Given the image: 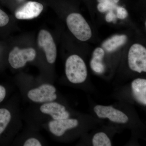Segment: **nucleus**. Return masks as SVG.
<instances>
[{
	"mask_svg": "<svg viewBox=\"0 0 146 146\" xmlns=\"http://www.w3.org/2000/svg\"><path fill=\"white\" fill-rule=\"evenodd\" d=\"M65 72L68 80L72 83L84 82L87 76V70L84 60L77 54L70 56L65 62Z\"/></svg>",
	"mask_w": 146,
	"mask_h": 146,
	"instance_id": "1",
	"label": "nucleus"
},
{
	"mask_svg": "<svg viewBox=\"0 0 146 146\" xmlns=\"http://www.w3.org/2000/svg\"><path fill=\"white\" fill-rule=\"evenodd\" d=\"M66 23L69 30L79 41L86 42L92 37L91 27L80 13L75 12L69 14L66 18Z\"/></svg>",
	"mask_w": 146,
	"mask_h": 146,
	"instance_id": "2",
	"label": "nucleus"
},
{
	"mask_svg": "<svg viewBox=\"0 0 146 146\" xmlns=\"http://www.w3.org/2000/svg\"><path fill=\"white\" fill-rule=\"evenodd\" d=\"M127 60L131 70L139 73L146 72V47L140 43L132 44L128 52Z\"/></svg>",
	"mask_w": 146,
	"mask_h": 146,
	"instance_id": "3",
	"label": "nucleus"
},
{
	"mask_svg": "<svg viewBox=\"0 0 146 146\" xmlns=\"http://www.w3.org/2000/svg\"><path fill=\"white\" fill-rule=\"evenodd\" d=\"M56 89L48 84H44L37 88L31 89L27 97L31 101L38 103H45L53 102L57 98Z\"/></svg>",
	"mask_w": 146,
	"mask_h": 146,
	"instance_id": "4",
	"label": "nucleus"
},
{
	"mask_svg": "<svg viewBox=\"0 0 146 146\" xmlns=\"http://www.w3.org/2000/svg\"><path fill=\"white\" fill-rule=\"evenodd\" d=\"M36 55V51L33 48L21 49L15 47L9 53V62L13 68L19 69L24 67L27 62L34 60Z\"/></svg>",
	"mask_w": 146,
	"mask_h": 146,
	"instance_id": "5",
	"label": "nucleus"
},
{
	"mask_svg": "<svg viewBox=\"0 0 146 146\" xmlns=\"http://www.w3.org/2000/svg\"><path fill=\"white\" fill-rule=\"evenodd\" d=\"M38 43L39 47L44 51L48 63L55 62L57 56L56 46L50 33L45 30L40 31L38 35Z\"/></svg>",
	"mask_w": 146,
	"mask_h": 146,
	"instance_id": "6",
	"label": "nucleus"
},
{
	"mask_svg": "<svg viewBox=\"0 0 146 146\" xmlns=\"http://www.w3.org/2000/svg\"><path fill=\"white\" fill-rule=\"evenodd\" d=\"M94 110L100 118H108L113 122L125 123L128 121V117L125 114L113 108L112 106L97 105Z\"/></svg>",
	"mask_w": 146,
	"mask_h": 146,
	"instance_id": "7",
	"label": "nucleus"
},
{
	"mask_svg": "<svg viewBox=\"0 0 146 146\" xmlns=\"http://www.w3.org/2000/svg\"><path fill=\"white\" fill-rule=\"evenodd\" d=\"M40 110L43 114L50 115L53 120L64 119L70 117V113L65 106L53 101L43 104L40 106Z\"/></svg>",
	"mask_w": 146,
	"mask_h": 146,
	"instance_id": "8",
	"label": "nucleus"
},
{
	"mask_svg": "<svg viewBox=\"0 0 146 146\" xmlns=\"http://www.w3.org/2000/svg\"><path fill=\"white\" fill-rule=\"evenodd\" d=\"M44 9L42 4L35 1H29L19 9L15 13L16 18L20 20H28L36 18Z\"/></svg>",
	"mask_w": 146,
	"mask_h": 146,
	"instance_id": "9",
	"label": "nucleus"
},
{
	"mask_svg": "<svg viewBox=\"0 0 146 146\" xmlns=\"http://www.w3.org/2000/svg\"><path fill=\"white\" fill-rule=\"evenodd\" d=\"M78 122L76 119H68L53 120L48 123V127L51 133L55 136H63L66 131L76 127Z\"/></svg>",
	"mask_w": 146,
	"mask_h": 146,
	"instance_id": "10",
	"label": "nucleus"
},
{
	"mask_svg": "<svg viewBox=\"0 0 146 146\" xmlns=\"http://www.w3.org/2000/svg\"><path fill=\"white\" fill-rule=\"evenodd\" d=\"M127 40L125 34L115 35L104 41L102 47L106 52H114L125 45Z\"/></svg>",
	"mask_w": 146,
	"mask_h": 146,
	"instance_id": "11",
	"label": "nucleus"
},
{
	"mask_svg": "<svg viewBox=\"0 0 146 146\" xmlns=\"http://www.w3.org/2000/svg\"><path fill=\"white\" fill-rule=\"evenodd\" d=\"M105 52L102 47H97L93 51L90 65L91 69L95 72L102 74L105 70V65L103 61Z\"/></svg>",
	"mask_w": 146,
	"mask_h": 146,
	"instance_id": "12",
	"label": "nucleus"
},
{
	"mask_svg": "<svg viewBox=\"0 0 146 146\" xmlns=\"http://www.w3.org/2000/svg\"><path fill=\"white\" fill-rule=\"evenodd\" d=\"M132 93L137 101L146 105V80L137 78L131 83Z\"/></svg>",
	"mask_w": 146,
	"mask_h": 146,
	"instance_id": "13",
	"label": "nucleus"
},
{
	"mask_svg": "<svg viewBox=\"0 0 146 146\" xmlns=\"http://www.w3.org/2000/svg\"><path fill=\"white\" fill-rule=\"evenodd\" d=\"M11 119V113L8 109L0 108V135L5 130Z\"/></svg>",
	"mask_w": 146,
	"mask_h": 146,
	"instance_id": "14",
	"label": "nucleus"
},
{
	"mask_svg": "<svg viewBox=\"0 0 146 146\" xmlns=\"http://www.w3.org/2000/svg\"><path fill=\"white\" fill-rule=\"evenodd\" d=\"M92 143L94 146H112L110 139L104 132L96 133L92 139Z\"/></svg>",
	"mask_w": 146,
	"mask_h": 146,
	"instance_id": "15",
	"label": "nucleus"
},
{
	"mask_svg": "<svg viewBox=\"0 0 146 146\" xmlns=\"http://www.w3.org/2000/svg\"><path fill=\"white\" fill-rule=\"evenodd\" d=\"M116 11V17L120 20H124L128 16L127 10L123 7H117Z\"/></svg>",
	"mask_w": 146,
	"mask_h": 146,
	"instance_id": "16",
	"label": "nucleus"
},
{
	"mask_svg": "<svg viewBox=\"0 0 146 146\" xmlns=\"http://www.w3.org/2000/svg\"><path fill=\"white\" fill-rule=\"evenodd\" d=\"M24 146H42L40 141L36 138H31L27 139L23 144Z\"/></svg>",
	"mask_w": 146,
	"mask_h": 146,
	"instance_id": "17",
	"label": "nucleus"
},
{
	"mask_svg": "<svg viewBox=\"0 0 146 146\" xmlns=\"http://www.w3.org/2000/svg\"><path fill=\"white\" fill-rule=\"evenodd\" d=\"M9 18L8 15L0 9V27L5 26L8 23Z\"/></svg>",
	"mask_w": 146,
	"mask_h": 146,
	"instance_id": "18",
	"label": "nucleus"
},
{
	"mask_svg": "<svg viewBox=\"0 0 146 146\" xmlns=\"http://www.w3.org/2000/svg\"><path fill=\"white\" fill-rule=\"evenodd\" d=\"M116 18V13L114 10H110L108 11L107 14L106 15L105 20L108 23H111L115 21Z\"/></svg>",
	"mask_w": 146,
	"mask_h": 146,
	"instance_id": "19",
	"label": "nucleus"
},
{
	"mask_svg": "<svg viewBox=\"0 0 146 146\" xmlns=\"http://www.w3.org/2000/svg\"><path fill=\"white\" fill-rule=\"evenodd\" d=\"M6 95V90L3 86L0 85V103L3 100Z\"/></svg>",
	"mask_w": 146,
	"mask_h": 146,
	"instance_id": "20",
	"label": "nucleus"
},
{
	"mask_svg": "<svg viewBox=\"0 0 146 146\" xmlns=\"http://www.w3.org/2000/svg\"><path fill=\"white\" fill-rule=\"evenodd\" d=\"M113 1L116 4L118 2H119V0H113Z\"/></svg>",
	"mask_w": 146,
	"mask_h": 146,
	"instance_id": "21",
	"label": "nucleus"
}]
</instances>
